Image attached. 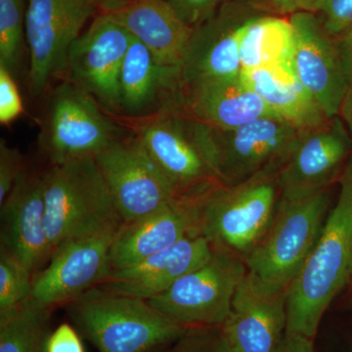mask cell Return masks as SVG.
I'll use <instances>...</instances> for the list:
<instances>
[{
    "instance_id": "24",
    "label": "cell",
    "mask_w": 352,
    "mask_h": 352,
    "mask_svg": "<svg viewBox=\"0 0 352 352\" xmlns=\"http://www.w3.org/2000/svg\"><path fill=\"white\" fill-rule=\"evenodd\" d=\"M241 78L280 119L305 131L329 120L294 71L291 62L242 71Z\"/></svg>"
},
{
    "instance_id": "14",
    "label": "cell",
    "mask_w": 352,
    "mask_h": 352,
    "mask_svg": "<svg viewBox=\"0 0 352 352\" xmlns=\"http://www.w3.org/2000/svg\"><path fill=\"white\" fill-rule=\"evenodd\" d=\"M340 116L302 131L288 161L278 175L280 199L302 201L327 190L352 149Z\"/></svg>"
},
{
    "instance_id": "35",
    "label": "cell",
    "mask_w": 352,
    "mask_h": 352,
    "mask_svg": "<svg viewBox=\"0 0 352 352\" xmlns=\"http://www.w3.org/2000/svg\"><path fill=\"white\" fill-rule=\"evenodd\" d=\"M275 12L293 14L300 12L316 13L321 0H261Z\"/></svg>"
},
{
    "instance_id": "32",
    "label": "cell",
    "mask_w": 352,
    "mask_h": 352,
    "mask_svg": "<svg viewBox=\"0 0 352 352\" xmlns=\"http://www.w3.org/2000/svg\"><path fill=\"white\" fill-rule=\"evenodd\" d=\"M25 170L24 157L17 148L0 141V204L3 203L19 176Z\"/></svg>"
},
{
    "instance_id": "13",
    "label": "cell",
    "mask_w": 352,
    "mask_h": 352,
    "mask_svg": "<svg viewBox=\"0 0 352 352\" xmlns=\"http://www.w3.org/2000/svg\"><path fill=\"white\" fill-rule=\"evenodd\" d=\"M133 36L101 13L71 46L67 80L112 113H122L120 76Z\"/></svg>"
},
{
    "instance_id": "10",
    "label": "cell",
    "mask_w": 352,
    "mask_h": 352,
    "mask_svg": "<svg viewBox=\"0 0 352 352\" xmlns=\"http://www.w3.org/2000/svg\"><path fill=\"white\" fill-rule=\"evenodd\" d=\"M135 124L134 138L178 196L201 197L220 185L185 116L164 110Z\"/></svg>"
},
{
    "instance_id": "30",
    "label": "cell",
    "mask_w": 352,
    "mask_h": 352,
    "mask_svg": "<svg viewBox=\"0 0 352 352\" xmlns=\"http://www.w3.org/2000/svg\"><path fill=\"white\" fill-rule=\"evenodd\" d=\"M315 14L329 36L337 38L352 27V0H321Z\"/></svg>"
},
{
    "instance_id": "36",
    "label": "cell",
    "mask_w": 352,
    "mask_h": 352,
    "mask_svg": "<svg viewBox=\"0 0 352 352\" xmlns=\"http://www.w3.org/2000/svg\"><path fill=\"white\" fill-rule=\"evenodd\" d=\"M347 82L346 98L352 97V27L336 38Z\"/></svg>"
},
{
    "instance_id": "1",
    "label": "cell",
    "mask_w": 352,
    "mask_h": 352,
    "mask_svg": "<svg viewBox=\"0 0 352 352\" xmlns=\"http://www.w3.org/2000/svg\"><path fill=\"white\" fill-rule=\"evenodd\" d=\"M352 280V155L339 198L287 292L286 332L314 339L326 310Z\"/></svg>"
},
{
    "instance_id": "39",
    "label": "cell",
    "mask_w": 352,
    "mask_h": 352,
    "mask_svg": "<svg viewBox=\"0 0 352 352\" xmlns=\"http://www.w3.org/2000/svg\"><path fill=\"white\" fill-rule=\"evenodd\" d=\"M344 118V122L349 127V135H351L352 142V97L351 98L346 99L344 106H342L340 115Z\"/></svg>"
},
{
    "instance_id": "16",
    "label": "cell",
    "mask_w": 352,
    "mask_h": 352,
    "mask_svg": "<svg viewBox=\"0 0 352 352\" xmlns=\"http://www.w3.org/2000/svg\"><path fill=\"white\" fill-rule=\"evenodd\" d=\"M203 196L183 197L142 219L122 223L111 247V271L126 270L187 236L201 234Z\"/></svg>"
},
{
    "instance_id": "20",
    "label": "cell",
    "mask_w": 352,
    "mask_h": 352,
    "mask_svg": "<svg viewBox=\"0 0 352 352\" xmlns=\"http://www.w3.org/2000/svg\"><path fill=\"white\" fill-rule=\"evenodd\" d=\"M173 111L206 126L230 129L275 116L239 78L182 85ZM276 117V116H275Z\"/></svg>"
},
{
    "instance_id": "19",
    "label": "cell",
    "mask_w": 352,
    "mask_h": 352,
    "mask_svg": "<svg viewBox=\"0 0 352 352\" xmlns=\"http://www.w3.org/2000/svg\"><path fill=\"white\" fill-rule=\"evenodd\" d=\"M214 245L201 234L183 238L175 245L124 270L111 271L101 288L148 300L161 295L187 273L207 263Z\"/></svg>"
},
{
    "instance_id": "15",
    "label": "cell",
    "mask_w": 352,
    "mask_h": 352,
    "mask_svg": "<svg viewBox=\"0 0 352 352\" xmlns=\"http://www.w3.org/2000/svg\"><path fill=\"white\" fill-rule=\"evenodd\" d=\"M295 36L292 66L308 94L329 119L340 115L347 82L336 38L329 36L316 14L289 16Z\"/></svg>"
},
{
    "instance_id": "17",
    "label": "cell",
    "mask_w": 352,
    "mask_h": 352,
    "mask_svg": "<svg viewBox=\"0 0 352 352\" xmlns=\"http://www.w3.org/2000/svg\"><path fill=\"white\" fill-rule=\"evenodd\" d=\"M252 16L239 3H223L196 27L180 67L182 85L239 78L241 30Z\"/></svg>"
},
{
    "instance_id": "9",
    "label": "cell",
    "mask_w": 352,
    "mask_h": 352,
    "mask_svg": "<svg viewBox=\"0 0 352 352\" xmlns=\"http://www.w3.org/2000/svg\"><path fill=\"white\" fill-rule=\"evenodd\" d=\"M97 10L94 0H27L25 39L34 96L45 94L53 78L66 75L71 46Z\"/></svg>"
},
{
    "instance_id": "29",
    "label": "cell",
    "mask_w": 352,
    "mask_h": 352,
    "mask_svg": "<svg viewBox=\"0 0 352 352\" xmlns=\"http://www.w3.org/2000/svg\"><path fill=\"white\" fill-rule=\"evenodd\" d=\"M170 352H236L219 326L189 327Z\"/></svg>"
},
{
    "instance_id": "6",
    "label": "cell",
    "mask_w": 352,
    "mask_h": 352,
    "mask_svg": "<svg viewBox=\"0 0 352 352\" xmlns=\"http://www.w3.org/2000/svg\"><path fill=\"white\" fill-rule=\"evenodd\" d=\"M188 120L206 161L223 186L239 184L270 168H281L302 133L275 116L230 129Z\"/></svg>"
},
{
    "instance_id": "37",
    "label": "cell",
    "mask_w": 352,
    "mask_h": 352,
    "mask_svg": "<svg viewBox=\"0 0 352 352\" xmlns=\"http://www.w3.org/2000/svg\"><path fill=\"white\" fill-rule=\"evenodd\" d=\"M275 352H314V339L286 332Z\"/></svg>"
},
{
    "instance_id": "8",
    "label": "cell",
    "mask_w": 352,
    "mask_h": 352,
    "mask_svg": "<svg viewBox=\"0 0 352 352\" xmlns=\"http://www.w3.org/2000/svg\"><path fill=\"white\" fill-rule=\"evenodd\" d=\"M122 138L98 102L69 80L51 94L39 143L51 164L95 157Z\"/></svg>"
},
{
    "instance_id": "25",
    "label": "cell",
    "mask_w": 352,
    "mask_h": 352,
    "mask_svg": "<svg viewBox=\"0 0 352 352\" xmlns=\"http://www.w3.org/2000/svg\"><path fill=\"white\" fill-rule=\"evenodd\" d=\"M295 46L289 19L254 15L245 21L239 41L242 71L289 63Z\"/></svg>"
},
{
    "instance_id": "18",
    "label": "cell",
    "mask_w": 352,
    "mask_h": 352,
    "mask_svg": "<svg viewBox=\"0 0 352 352\" xmlns=\"http://www.w3.org/2000/svg\"><path fill=\"white\" fill-rule=\"evenodd\" d=\"M1 206V244L34 274L51 258L44 223L43 173L25 168Z\"/></svg>"
},
{
    "instance_id": "31",
    "label": "cell",
    "mask_w": 352,
    "mask_h": 352,
    "mask_svg": "<svg viewBox=\"0 0 352 352\" xmlns=\"http://www.w3.org/2000/svg\"><path fill=\"white\" fill-rule=\"evenodd\" d=\"M24 112V104L13 74L0 65V124L7 126Z\"/></svg>"
},
{
    "instance_id": "7",
    "label": "cell",
    "mask_w": 352,
    "mask_h": 352,
    "mask_svg": "<svg viewBox=\"0 0 352 352\" xmlns=\"http://www.w3.org/2000/svg\"><path fill=\"white\" fill-rule=\"evenodd\" d=\"M247 274L243 259L214 249L212 258L147 302L184 327L223 325L234 296Z\"/></svg>"
},
{
    "instance_id": "34",
    "label": "cell",
    "mask_w": 352,
    "mask_h": 352,
    "mask_svg": "<svg viewBox=\"0 0 352 352\" xmlns=\"http://www.w3.org/2000/svg\"><path fill=\"white\" fill-rule=\"evenodd\" d=\"M46 352H85L80 335L68 323H63L50 333Z\"/></svg>"
},
{
    "instance_id": "5",
    "label": "cell",
    "mask_w": 352,
    "mask_h": 352,
    "mask_svg": "<svg viewBox=\"0 0 352 352\" xmlns=\"http://www.w3.org/2000/svg\"><path fill=\"white\" fill-rule=\"evenodd\" d=\"M329 201L327 190L302 201L280 199L272 226L244 261L254 289L266 295L288 292L318 241Z\"/></svg>"
},
{
    "instance_id": "27",
    "label": "cell",
    "mask_w": 352,
    "mask_h": 352,
    "mask_svg": "<svg viewBox=\"0 0 352 352\" xmlns=\"http://www.w3.org/2000/svg\"><path fill=\"white\" fill-rule=\"evenodd\" d=\"M27 0L0 1V65L14 74L19 68L25 39Z\"/></svg>"
},
{
    "instance_id": "3",
    "label": "cell",
    "mask_w": 352,
    "mask_h": 352,
    "mask_svg": "<svg viewBox=\"0 0 352 352\" xmlns=\"http://www.w3.org/2000/svg\"><path fill=\"white\" fill-rule=\"evenodd\" d=\"M69 305L72 318L99 352H148L175 342L187 329L147 300L98 286Z\"/></svg>"
},
{
    "instance_id": "11",
    "label": "cell",
    "mask_w": 352,
    "mask_h": 352,
    "mask_svg": "<svg viewBox=\"0 0 352 352\" xmlns=\"http://www.w3.org/2000/svg\"><path fill=\"white\" fill-rule=\"evenodd\" d=\"M95 160L122 223L182 198L134 136L119 139Z\"/></svg>"
},
{
    "instance_id": "12",
    "label": "cell",
    "mask_w": 352,
    "mask_h": 352,
    "mask_svg": "<svg viewBox=\"0 0 352 352\" xmlns=\"http://www.w3.org/2000/svg\"><path fill=\"white\" fill-rule=\"evenodd\" d=\"M118 230L88 234L58 248L50 264L34 274L31 296L25 302L51 310L105 281L111 273L110 251Z\"/></svg>"
},
{
    "instance_id": "40",
    "label": "cell",
    "mask_w": 352,
    "mask_h": 352,
    "mask_svg": "<svg viewBox=\"0 0 352 352\" xmlns=\"http://www.w3.org/2000/svg\"><path fill=\"white\" fill-rule=\"evenodd\" d=\"M0 1H3V0H0Z\"/></svg>"
},
{
    "instance_id": "28",
    "label": "cell",
    "mask_w": 352,
    "mask_h": 352,
    "mask_svg": "<svg viewBox=\"0 0 352 352\" xmlns=\"http://www.w3.org/2000/svg\"><path fill=\"white\" fill-rule=\"evenodd\" d=\"M34 273L0 249V312L22 305L32 293Z\"/></svg>"
},
{
    "instance_id": "23",
    "label": "cell",
    "mask_w": 352,
    "mask_h": 352,
    "mask_svg": "<svg viewBox=\"0 0 352 352\" xmlns=\"http://www.w3.org/2000/svg\"><path fill=\"white\" fill-rule=\"evenodd\" d=\"M101 13L144 44L160 64L182 67L194 29L180 19L168 0H133Z\"/></svg>"
},
{
    "instance_id": "26",
    "label": "cell",
    "mask_w": 352,
    "mask_h": 352,
    "mask_svg": "<svg viewBox=\"0 0 352 352\" xmlns=\"http://www.w3.org/2000/svg\"><path fill=\"white\" fill-rule=\"evenodd\" d=\"M50 314L28 302L0 312V352H46Z\"/></svg>"
},
{
    "instance_id": "4",
    "label": "cell",
    "mask_w": 352,
    "mask_h": 352,
    "mask_svg": "<svg viewBox=\"0 0 352 352\" xmlns=\"http://www.w3.org/2000/svg\"><path fill=\"white\" fill-rule=\"evenodd\" d=\"M270 168L233 185H217L201 199L200 233L214 249L243 261L268 232L280 201L278 175Z\"/></svg>"
},
{
    "instance_id": "2",
    "label": "cell",
    "mask_w": 352,
    "mask_h": 352,
    "mask_svg": "<svg viewBox=\"0 0 352 352\" xmlns=\"http://www.w3.org/2000/svg\"><path fill=\"white\" fill-rule=\"evenodd\" d=\"M43 190L51 256L69 240L122 226L95 157L51 164Z\"/></svg>"
},
{
    "instance_id": "22",
    "label": "cell",
    "mask_w": 352,
    "mask_h": 352,
    "mask_svg": "<svg viewBox=\"0 0 352 352\" xmlns=\"http://www.w3.org/2000/svg\"><path fill=\"white\" fill-rule=\"evenodd\" d=\"M180 87V67L160 64L144 44L132 38L120 76L122 113L143 119L173 107Z\"/></svg>"
},
{
    "instance_id": "21",
    "label": "cell",
    "mask_w": 352,
    "mask_h": 352,
    "mask_svg": "<svg viewBox=\"0 0 352 352\" xmlns=\"http://www.w3.org/2000/svg\"><path fill=\"white\" fill-rule=\"evenodd\" d=\"M220 328L236 352H275L286 333L287 293H261L245 277Z\"/></svg>"
},
{
    "instance_id": "38",
    "label": "cell",
    "mask_w": 352,
    "mask_h": 352,
    "mask_svg": "<svg viewBox=\"0 0 352 352\" xmlns=\"http://www.w3.org/2000/svg\"><path fill=\"white\" fill-rule=\"evenodd\" d=\"M131 1L133 0H94V3L98 7L99 10H101V12H111V11L117 10Z\"/></svg>"
},
{
    "instance_id": "33",
    "label": "cell",
    "mask_w": 352,
    "mask_h": 352,
    "mask_svg": "<svg viewBox=\"0 0 352 352\" xmlns=\"http://www.w3.org/2000/svg\"><path fill=\"white\" fill-rule=\"evenodd\" d=\"M180 19L195 29L217 12L224 0H168Z\"/></svg>"
}]
</instances>
